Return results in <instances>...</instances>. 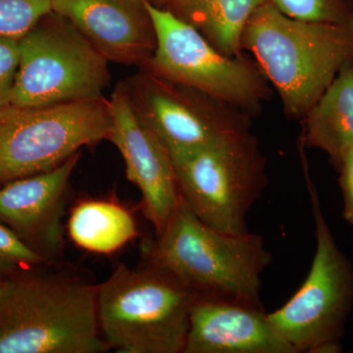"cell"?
Wrapping results in <instances>:
<instances>
[{
  "label": "cell",
  "mask_w": 353,
  "mask_h": 353,
  "mask_svg": "<svg viewBox=\"0 0 353 353\" xmlns=\"http://www.w3.org/2000/svg\"><path fill=\"white\" fill-rule=\"evenodd\" d=\"M57 263L3 281L0 353H99L110 350L97 316V288Z\"/></svg>",
  "instance_id": "cell-1"
},
{
  "label": "cell",
  "mask_w": 353,
  "mask_h": 353,
  "mask_svg": "<svg viewBox=\"0 0 353 353\" xmlns=\"http://www.w3.org/2000/svg\"><path fill=\"white\" fill-rule=\"evenodd\" d=\"M52 10V0H0V34L22 39Z\"/></svg>",
  "instance_id": "cell-19"
},
{
  "label": "cell",
  "mask_w": 353,
  "mask_h": 353,
  "mask_svg": "<svg viewBox=\"0 0 353 353\" xmlns=\"http://www.w3.org/2000/svg\"><path fill=\"white\" fill-rule=\"evenodd\" d=\"M2 285H3V281L0 280V292H1Z\"/></svg>",
  "instance_id": "cell-24"
},
{
  "label": "cell",
  "mask_w": 353,
  "mask_h": 353,
  "mask_svg": "<svg viewBox=\"0 0 353 353\" xmlns=\"http://www.w3.org/2000/svg\"><path fill=\"white\" fill-rule=\"evenodd\" d=\"M143 252L146 263L172 274L199 296L263 308L261 276L272 262L263 238L252 232L217 231L199 219L182 197Z\"/></svg>",
  "instance_id": "cell-3"
},
{
  "label": "cell",
  "mask_w": 353,
  "mask_h": 353,
  "mask_svg": "<svg viewBox=\"0 0 353 353\" xmlns=\"http://www.w3.org/2000/svg\"><path fill=\"white\" fill-rule=\"evenodd\" d=\"M148 8L157 32V48L141 68L259 117L264 104L271 99L273 88L253 58L245 53L227 57L170 11L148 0Z\"/></svg>",
  "instance_id": "cell-8"
},
{
  "label": "cell",
  "mask_w": 353,
  "mask_h": 353,
  "mask_svg": "<svg viewBox=\"0 0 353 353\" xmlns=\"http://www.w3.org/2000/svg\"><path fill=\"white\" fill-rule=\"evenodd\" d=\"M113 118L105 97L44 106L0 108V187L51 170L83 146L108 139Z\"/></svg>",
  "instance_id": "cell-6"
},
{
  "label": "cell",
  "mask_w": 353,
  "mask_h": 353,
  "mask_svg": "<svg viewBox=\"0 0 353 353\" xmlns=\"http://www.w3.org/2000/svg\"><path fill=\"white\" fill-rule=\"evenodd\" d=\"M352 1L353 2V0H352Z\"/></svg>",
  "instance_id": "cell-25"
},
{
  "label": "cell",
  "mask_w": 353,
  "mask_h": 353,
  "mask_svg": "<svg viewBox=\"0 0 353 353\" xmlns=\"http://www.w3.org/2000/svg\"><path fill=\"white\" fill-rule=\"evenodd\" d=\"M148 1L152 3L153 6L160 7V8H164V6H166L170 0H148Z\"/></svg>",
  "instance_id": "cell-23"
},
{
  "label": "cell",
  "mask_w": 353,
  "mask_h": 353,
  "mask_svg": "<svg viewBox=\"0 0 353 353\" xmlns=\"http://www.w3.org/2000/svg\"><path fill=\"white\" fill-rule=\"evenodd\" d=\"M301 122V148L326 152L338 171L345 153L353 148V64L341 69Z\"/></svg>",
  "instance_id": "cell-15"
},
{
  "label": "cell",
  "mask_w": 353,
  "mask_h": 353,
  "mask_svg": "<svg viewBox=\"0 0 353 353\" xmlns=\"http://www.w3.org/2000/svg\"><path fill=\"white\" fill-rule=\"evenodd\" d=\"M306 176L315 220L314 257L299 290L268 317L296 353L339 352L353 306V268L336 245Z\"/></svg>",
  "instance_id": "cell-9"
},
{
  "label": "cell",
  "mask_w": 353,
  "mask_h": 353,
  "mask_svg": "<svg viewBox=\"0 0 353 353\" xmlns=\"http://www.w3.org/2000/svg\"><path fill=\"white\" fill-rule=\"evenodd\" d=\"M20 62V39L0 34V108L11 102Z\"/></svg>",
  "instance_id": "cell-21"
},
{
  "label": "cell",
  "mask_w": 353,
  "mask_h": 353,
  "mask_svg": "<svg viewBox=\"0 0 353 353\" xmlns=\"http://www.w3.org/2000/svg\"><path fill=\"white\" fill-rule=\"evenodd\" d=\"M109 101L113 124L108 141L122 155L128 180L143 197L145 218L160 234L181 199L170 155L134 112L122 83L116 85Z\"/></svg>",
  "instance_id": "cell-11"
},
{
  "label": "cell",
  "mask_w": 353,
  "mask_h": 353,
  "mask_svg": "<svg viewBox=\"0 0 353 353\" xmlns=\"http://www.w3.org/2000/svg\"><path fill=\"white\" fill-rule=\"evenodd\" d=\"M183 353H296L264 308L213 296L192 304Z\"/></svg>",
  "instance_id": "cell-14"
},
{
  "label": "cell",
  "mask_w": 353,
  "mask_h": 353,
  "mask_svg": "<svg viewBox=\"0 0 353 353\" xmlns=\"http://www.w3.org/2000/svg\"><path fill=\"white\" fill-rule=\"evenodd\" d=\"M67 228L77 246L97 254L117 252L138 234L130 211L112 201L80 202L72 209Z\"/></svg>",
  "instance_id": "cell-17"
},
{
  "label": "cell",
  "mask_w": 353,
  "mask_h": 353,
  "mask_svg": "<svg viewBox=\"0 0 353 353\" xmlns=\"http://www.w3.org/2000/svg\"><path fill=\"white\" fill-rule=\"evenodd\" d=\"M241 48L275 88L285 115L301 121L341 69L353 64V21L297 20L262 3L245 26Z\"/></svg>",
  "instance_id": "cell-2"
},
{
  "label": "cell",
  "mask_w": 353,
  "mask_h": 353,
  "mask_svg": "<svg viewBox=\"0 0 353 353\" xmlns=\"http://www.w3.org/2000/svg\"><path fill=\"white\" fill-rule=\"evenodd\" d=\"M121 83L134 112L169 155L252 130L254 118L241 109L141 67Z\"/></svg>",
  "instance_id": "cell-10"
},
{
  "label": "cell",
  "mask_w": 353,
  "mask_h": 353,
  "mask_svg": "<svg viewBox=\"0 0 353 353\" xmlns=\"http://www.w3.org/2000/svg\"><path fill=\"white\" fill-rule=\"evenodd\" d=\"M44 263L48 262L12 230L0 223V280L6 281L20 272Z\"/></svg>",
  "instance_id": "cell-20"
},
{
  "label": "cell",
  "mask_w": 353,
  "mask_h": 353,
  "mask_svg": "<svg viewBox=\"0 0 353 353\" xmlns=\"http://www.w3.org/2000/svg\"><path fill=\"white\" fill-rule=\"evenodd\" d=\"M170 157L181 197L199 219L223 233L250 232L248 212L268 185L267 158L252 130Z\"/></svg>",
  "instance_id": "cell-5"
},
{
  "label": "cell",
  "mask_w": 353,
  "mask_h": 353,
  "mask_svg": "<svg viewBox=\"0 0 353 353\" xmlns=\"http://www.w3.org/2000/svg\"><path fill=\"white\" fill-rule=\"evenodd\" d=\"M52 11L67 18L109 62L139 68L157 48L148 0H52Z\"/></svg>",
  "instance_id": "cell-13"
},
{
  "label": "cell",
  "mask_w": 353,
  "mask_h": 353,
  "mask_svg": "<svg viewBox=\"0 0 353 353\" xmlns=\"http://www.w3.org/2000/svg\"><path fill=\"white\" fill-rule=\"evenodd\" d=\"M197 296L152 264L119 265L97 288L102 336L121 353H183Z\"/></svg>",
  "instance_id": "cell-4"
},
{
  "label": "cell",
  "mask_w": 353,
  "mask_h": 353,
  "mask_svg": "<svg viewBox=\"0 0 353 353\" xmlns=\"http://www.w3.org/2000/svg\"><path fill=\"white\" fill-rule=\"evenodd\" d=\"M81 152L51 170L0 187V223L48 263H57L64 250L62 218L70 178Z\"/></svg>",
  "instance_id": "cell-12"
},
{
  "label": "cell",
  "mask_w": 353,
  "mask_h": 353,
  "mask_svg": "<svg viewBox=\"0 0 353 353\" xmlns=\"http://www.w3.org/2000/svg\"><path fill=\"white\" fill-rule=\"evenodd\" d=\"M108 60L67 18L51 10L20 39L10 103L44 106L103 97Z\"/></svg>",
  "instance_id": "cell-7"
},
{
  "label": "cell",
  "mask_w": 353,
  "mask_h": 353,
  "mask_svg": "<svg viewBox=\"0 0 353 353\" xmlns=\"http://www.w3.org/2000/svg\"><path fill=\"white\" fill-rule=\"evenodd\" d=\"M275 7L288 17L314 22L345 23L353 21L352 0H259Z\"/></svg>",
  "instance_id": "cell-18"
},
{
  "label": "cell",
  "mask_w": 353,
  "mask_h": 353,
  "mask_svg": "<svg viewBox=\"0 0 353 353\" xmlns=\"http://www.w3.org/2000/svg\"><path fill=\"white\" fill-rule=\"evenodd\" d=\"M338 171L343 199V216L347 222L353 225V148L345 153Z\"/></svg>",
  "instance_id": "cell-22"
},
{
  "label": "cell",
  "mask_w": 353,
  "mask_h": 353,
  "mask_svg": "<svg viewBox=\"0 0 353 353\" xmlns=\"http://www.w3.org/2000/svg\"><path fill=\"white\" fill-rule=\"evenodd\" d=\"M259 0H170L166 6L179 19L201 32L227 57L245 54L243 31Z\"/></svg>",
  "instance_id": "cell-16"
}]
</instances>
